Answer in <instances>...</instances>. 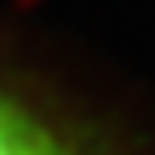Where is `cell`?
<instances>
[{"mask_svg": "<svg viewBox=\"0 0 155 155\" xmlns=\"http://www.w3.org/2000/svg\"><path fill=\"white\" fill-rule=\"evenodd\" d=\"M0 155H112L82 116L0 73Z\"/></svg>", "mask_w": 155, "mask_h": 155, "instance_id": "1", "label": "cell"}]
</instances>
